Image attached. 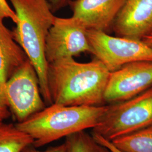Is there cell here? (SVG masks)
Listing matches in <instances>:
<instances>
[{"mask_svg":"<svg viewBox=\"0 0 152 152\" xmlns=\"http://www.w3.org/2000/svg\"><path fill=\"white\" fill-rule=\"evenodd\" d=\"M110 72L96 58L87 63L65 58L48 65L53 103L65 106H101Z\"/></svg>","mask_w":152,"mask_h":152,"instance_id":"1","label":"cell"},{"mask_svg":"<svg viewBox=\"0 0 152 152\" xmlns=\"http://www.w3.org/2000/svg\"><path fill=\"white\" fill-rule=\"evenodd\" d=\"M9 1L18 18L16 28L12 31L14 37L37 71L41 95L49 106L53 103L48 86L49 63L45 47L56 16L47 0Z\"/></svg>","mask_w":152,"mask_h":152,"instance_id":"2","label":"cell"},{"mask_svg":"<svg viewBox=\"0 0 152 152\" xmlns=\"http://www.w3.org/2000/svg\"><path fill=\"white\" fill-rule=\"evenodd\" d=\"M107 108L101 106H65L53 104L16 123L17 128L31 136L37 148L76 132L94 129Z\"/></svg>","mask_w":152,"mask_h":152,"instance_id":"3","label":"cell"},{"mask_svg":"<svg viewBox=\"0 0 152 152\" xmlns=\"http://www.w3.org/2000/svg\"><path fill=\"white\" fill-rule=\"evenodd\" d=\"M152 125V86L133 98L110 104L92 132L112 141Z\"/></svg>","mask_w":152,"mask_h":152,"instance_id":"4","label":"cell"},{"mask_svg":"<svg viewBox=\"0 0 152 152\" xmlns=\"http://www.w3.org/2000/svg\"><path fill=\"white\" fill-rule=\"evenodd\" d=\"M91 54L112 72L127 64L152 61V48L142 39L112 36L108 33L87 30Z\"/></svg>","mask_w":152,"mask_h":152,"instance_id":"5","label":"cell"},{"mask_svg":"<svg viewBox=\"0 0 152 152\" xmlns=\"http://www.w3.org/2000/svg\"><path fill=\"white\" fill-rule=\"evenodd\" d=\"M6 97L12 115L22 122L47 105L41 95L38 75L28 58L6 81Z\"/></svg>","mask_w":152,"mask_h":152,"instance_id":"6","label":"cell"},{"mask_svg":"<svg viewBox=\"0 0 152 152\" xmlns=\"http://www.w3.org/2000/svg\"><path fill=\"white\" fill-rule=\"evenodd\" d=\"M87 28L78 18L55 17L49 31L45 47L48 63L82 53H91Z\"/></svg>","mask_w":152,"mask_h":152,"instance_id":"7","label":"cell"},{"mask_svg":"<svg viewBox=\"0 0 152 152\" xmlns=\"http://www.w3.org/2000/svg\"><path fill=\"white\" fill-rule=\"evenodd\" d=\"M152 86V61L127 64L110 73L104 94L105 103L133 98Z\"/></svg>","mask_w":152,"mask_h":152,"instance_id":"8","label":"cell"},{"mask_svg":"<svg viewBox=\"0 0 152 152\" xmlns=\"http://www.w3.org/2000/svg\"><path fill=\"white\" fill-rule=\"evenodd\" d=\"M116 36L142 39L152 32V0H125L114 21Z\"/></svg>","mask_w":152,"mask_h":152,"instance_id":"9","label":"cell"},{"mask_svg":"<svg viewBox=\"0 0 152 152\" xmlns=\"http://www.w3.org/2000/svg\"><path fill=\"white\" fill-rule=\"evenodd\" d=\"M125 0H71L72 16L83 22L89 30L108 33Z\"/></svg>","mask_w":152,"mask_h":152,"instance_id":"10","label":"cell"},{"mask_svg":"<svg viewBox=\"0 0 152 152\" xmlns=\"http://www.w3.org/2000/svg\"><path fill=\"white\" fill-rule=\"evenodd\" d=\"M28 59L22 47L0 18V83L5 84L14 72Z\"/></svg>","mask_w":152,"mask_h":152,"instance_id":"11","label":"cell"},{"mask_svg":"<svg viewBox=\"0 0 152 152\" xmlns=\"http://www.w3.org/2000/svg\"><path fill=\"white\" fill-rule=\"evenodd\" d=\"M111 142L122 152H152V125Z\"/></svg>","mask_w":152,"mask_h":152,"instance_id":"12","label":"cell"},{"mask_svg":"<svg viewBox=\"0 0 152 152\" xmlns=\"http://www.w3.org/2000/svg\"><path fill=\"white\" fill-rule=\"evenodd\" d=\"M33 142L31 136L20 130L16 125L0 123V152H22Z\"/></svg>","mask_w":152,"mask_h":152,"instance_id":"13","label":"cell"},{"mask_svg":"<svg viewBox=\"0 0 152 152\" xmlns=\"http://www.w3.org/2000/svg\"><path fill=\"white\" fill-rule=\"evenodd\" d=\"M65 143L66 152H109L85 131L66 136Z\"/></svg>","mask_w":152,"mask_h":152,"instance_id":"14","label":"cell"},{"mask_svg":"<svg viewBox=\"0 0 152 152\" xmlns=\"http://www.w3.org/2000/svg\"><path fill=\"white\" fill-rule=\"evenodd\" d=\"M12 115L6 97L4 88L0 83V123L4 122Z\"/></svg>","mask_w":152,"mask_h":152,"instance_id":"15","label":"cell"},{"mask_svg":"<svg viewBox=\"0 0 152 152\" xmlns=\"http://www.w3.org/2000/svg\"><path fill=\"white\" fill-rule=\"evenodd\" d=\"M0 18L10 19L15 24L18 23V18L15 11L8 4L6 0H0Z\"/></svg>","mask_w":152,"mask_h":152,"instance_id":"16","label":"cell"},{"mask_svg":"<svg viewBox=\"0 0 152 152\" xmlns=\"http://www.w3.org/2000/svg\"><path fill=\"white\" fill-rule=\"evenodd\" d=\"M22 152H66V146L64 142L56 147H50L45 151H40L33 145H31L24 148Z\"/></svg>","mask_w":152,"mask_h":152,"instance_id":"17","label":"cell"},{"mask_svg":"<svg viewBox=\"0 0 152 152\" xmlns=\"http://www.w3.org/2000/svg\"><path fill=\"white\" fill-rule=\"evenodd\" d=\"M92 135L94 139L97 141L99 144L108 149L109 151L111 152H122L119 151L117 148L114 147L111 141L104 139L102 136L95 134H92Z\"/></svg>","mask_w":152,"mask_h":152,"instance_id":"18","label":"cell"},{"mask_svg":"<svg viewBox=\"0 0 152 152\" xmlns=\"http://www.w3.org/2000/svg\"><path fill=\"white\" fill-rule=\"evenodd\" d=\"M51 6L53 12L58 11L61 9L69 5L71 0H47Z\"/></svg>","mask_w":152,"mask_h":152,"instance_id":"19","label":"cell"},{"mask_svg":"<svg viewBox=\"0 0 152 152\" xmlns=\"http://www.w3.org/2000/svg\"><path fill=\"white\" fill-rule=\"evenodd\" d=\"M142 40L148 46L152 48V32L142 38Z\"/></svg>","mask_w":152,"mask_h":152,"instance_id":"20","label":"cell"},{"mask_svg":"<svg viewBox=\"0 0 152 152\" xmlns=\"http://www.w3.org/2000/svg\"><path fill=\"white\" fill-rule=\"evenodd\" d=\"M109 152H110V151H109Z\"/></svg>","mask_w":152,"mask_h":152,"instance_id":"21","label":"cell"}]
</instances>
